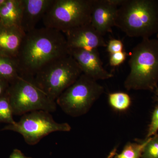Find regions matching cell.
I'll return each instance as SVG.
<instances>
[{
	"label": "cell",
	"mask_w": 158,
	"mask_h": 158,
	"mask_svg": "<svg viewBox=\"0 0 158 158\" xmlns=\"http://www.w3.org/2000/svg\"><path fill=\"white\" fill-rule=\"evenodd\" d=\"M69 54L64 34L46 27L35 29L26 33L15 59L19 76L32 80L49 62Z\"/></svg>",
	"instance_id": "6da1fadb"
},
{
	"label": "cell",
	"mask_w": 158,
	"mask_h": 158,
	"mask_svg": "<svg viewBox=\"0 0 158 158\" xmlns=\"http://www.w3.org/2000/svg\"><path fill=\"white\" fill-rule=\"evenodd\" d=\"M127 54L124 51L110 54V63L111 66H117L121 65L126 59Z\"/></svg>",
	"instance_id": "44dd1931"
},
{
	"label": "cell",
	"mask_w": 158,
	"mask_h": 158,
	"mask_svg": "<svg viewBox=\"0 0 158 158\" xmlns=\"http://www.w3.org/2000/svg\"><path fill=\"white\" fill-rule=\"evenodd\" d=\"M22 0H7L0 10V23L8 27H21Z\"/></svg>",
	"instance_id": "5bb4252c"
},
{
	"label": "cell",
	"mask_w": 158,
	"mask_h": 158,
	"mask_svg": "<svg viewBox=\"0 0 158 158\" xmlns=\"http://www.w3.org/2000/svg\"><path fill=\"white\" fill-rule=\"evenodd\" d=\"M92 0H54L43 18L44 27L63 34L90 23Z\"/></svg>",
	"instance_id": "5b68a950"
},
{
	"label": "cell",
	"mask_w": 158,
	"mask_h": 158,
	"mask_svg": "<svg viewBox=\"0 0 158 158\" xmlns=\"http://www.w3.org/2000/svg\"><path fill=\"white\" fill-rule=\"evenodd\" d=\"M15 115L44 110L49 113L57 110L56 101L50 98L32 80L19 77L9 85L7 90Z\"/></svg>",
	"instance_id": "52a82bcc"
},
{
	"label": "cell",
	"mask_w": 158,
	"mask_h": 158,
	"mask_svg": "<svg viewBox=\"0 0 158 158\" xmlns=\"http://www.w3.org/2000/svg\"><path fill=\"white\" fill-rule=\"evenodd\" d=\"M117 147L114 148L112 151L108 155L107 157L106 158H114V156L116 154V152H117Z\"/></svg>",
	"instance_id": "d4e9b609"
},
{
	"label": "cell",
	"mask_w": 158,
	"mask_h": 158,
	"mask_svg": "<svg viewBox=\"0 0 158 158\" xmlns=\"http://www.w3.org/2000/svg\"><path fill=\"white\" fill-rule=\"evenodd\" d=\"M136 142H128L126 144L120 154H117L114 158H141L143 150L147 144L148 138L144 140H135Z\"/></svg>",
	"instance_id": "2e32d148"
},
{
	"label": "cell",
	"mask_w": 158,
	"mask_h": 158,
	"mask_svg": "<svg viewBox=\"0 0 158 158\" xmlns=\"http://www.w3.org/2000/svg\"><path fill=\"white\" fill-rule=\"evenodd\" d=\"M71 130L67 123H59L54 120L51 113L37 110L23 115L18 122L9 124L2 130L11 131L22 135L26 143L34 145L43 138L55 132H69Z\"/></svg>",
	"instance_id": "ba28073f"
},
{
	"label": "cell",
	"mask_w": 158,
	"mask_h": 158,
	"mask_svg": "<svg viewBox=\"0 0 158 158\" xmlns=\"http://www.w3.org/2000/svg\"><path fill=\"white\" fill-rule=\"evenodd\" d=\"M128 63L126 89L154 92L158 87V39H142L133 49Z\"/></svg>",
	"instance_id": "3957f363"
},
{
	"label": "cell",
	"mask_w": 158,
	"mask_h": 158,
	"mask_svg": "<svg viewBox=\"0 0 158 158\" xmlns=\"http://www.w3.org/2000/svg\"><path fill=\"white\" fill-rule=\"evenodd\" d=\"M104 88L97 81L82 73L56 100L62 111L72 117H79L88 113L101 96Z\"/></svg>",
	"instance_id": "8992f818"
},
{
	"label": "cell",
	"mask_w": 158,
	"mask_h": 158,
	"mask_svg": "<svg viewBox=\"0 0 158 158\" xmlns=\"http://www.w3.org/2000/svg\"><path fill=\"white\" fill-rule=\"evenodd\" d=\"M123 0H92L90 23L101 35L112 33Z\"/></svg>",
	"instance_id": "9c48e42d"
},
{
	"label": "cell",
	"mask_w": 158,
	"mask_h": 158,
	"mask_svg": "<svg viewBox=\"0 0 158 158\" xmlns=\"http://www.w3.org/2000/svg\"><path fill=\"white\" fill-rule=\"evenodd\" d=\"M64 34L69 49L91 50L107 46L103 36L95 30L91 23L72 29Z\"/></svg>",
	"instance_id": "8fae6325"
},
{
	"label": "cell",
	"mask_w": 158,
	"mask_h": 158,
	"mask_svg": "<svg viewBox=\"0 0 158 158\" xmlns=\"http://www.w3.org/2000/svg\"><path fill=\"white\" fill-rule=\"evenodd\" d=\"M9 158H33L26 156L20 150L18 149H15L11 153Z\"/></svg>",
	"instance_id": "cb8c5ba5"
},
{
	"label": "cell",
	"mask_w": 158,
	"mask_h": 158,
	"mask_svg": "<svg viewBox=\"0 0 158 158\" xmlns=\"http://www.w3.org/2000/svg\"><path fill=\"white\" fill-rule=\"evenodd\" d=\"M69 54L76 61L82 73L95 81L107 80L114 76L104 68L98 49L91 50L69 49Z\"/></svg>",
	"instance_id": "30bf717a"
},
{
	"label": "cell",
	"mask_w": 158,
	"mask_h": 158,
	"mask_svg": "<svg viewBox=\"0 0 158 158\" xmlns=\"http://www.w3.org/2000/svg\"><path fill=\"white\" fill-rule=\"evenodd\" d=\"M19 77L15 59L0 56V80L10 84Z\"/></svg>",
	"instance_id": "9a60e30c"
},
{
	"label": "cell",
	"mask_w": 158,
	"mask_h": 158,
	"mask_svg": "<svg viewBox=\"0 0 158 158\" xmlns=\"http://www.w3.org/2000/svg\"><path fill=\"white\" fill-rule=\"evenodd\" d=\"M26 33L18 27H8L0 23V56L15 59Z\"/></svg>",
	"instance_id": "4fadbf2b"
},
{
	"label": "cell",
	"mask_w": 158,
	"mask_h": 158,
	"mask_svg": "<svg viewBox=\"0 0 158 158\" xmlns=\"http://www.w3.org/2000/svg\"><path fill=\"white\" fill-rule=\"evenodd\" d=\"M109 104L114 110L117 111H126L131 104V97L127 94L118 92L110 93L108 96Z\"/></svg>",
	"instance_id": "e0dca14e"
},
{
	"label": "cell",
	"mask_w": 158,
	"mask_h": 158,
	"mask_svg": "<svg viewBox=\"0 0 158 158\" xmlns=\"http://www.w3.org/2000/svg\"><path fill=\"white\" fill-rule=\"evenodd\" d=\"M9 86V83L0 80V97L6 93Z\"/></svg>",
	"instance_id": "603a6c76"
},
{
	"label": "cell",
	"mask_w": 158,
	"mask_h": 158,
	"mask_svg": "<svg viewBox=\"0 0 158 158\" xmlns=\"http://www.w3.org/2000/svg\"><path fill=\"white\" fill-rule=\"evenodd\" d=\"M158 131V105L156 106L153 112L151 121L148 127L146 138H151L157 134Z\"/></svg>",
	"instance_id": "ffe728a7"
},
{
	"label": "cell",
	"mask_w": 158,
	"mask_h": 158,
	"mask_svg": "<svg viewBox=\"0 0 158 158\" xmlns=\"http://www.w3.org/2000/svg\"><path fill=\"white\" fill-rule=\"evenodd\" d=\"M54 0H22L23 12L21 28L25 33L36 29Z\"/></svg>",
	"instance_id": "7c38bea8"
},
{
	"label": "cell",
	"mask_w": 158,
	"mask_h": 158,
	"mask_svg": "<svg viewBox=\"0 0 158 158\" xmlns=\"http://www.w3.org/2000/svg\"><path fill=\"white\" fill-rule=\"evenodd\" d=\"M141 158H158V134L148 138Z\"/></svg>",
	"instance_id": "d6986e66"
},
{
	"label": "cell",
	"mask_w": 158,
	"mask_h": 158,
	"mask_svg": "<svg viewBox=\"0 0 158 158\" xmlns=\"http://www.w3.org/2000/svg\"><path fill=\"white\" fill-rule=\"evenodd\" d=\"M82 73L76 61L69 54L44 65L32 81L50 98L56 101Z\"/></svg>",
	"instance_id": "277c9868"
},
{
	"label": "cell",
	"mask_w": 158,
	"mask_h": 158,
	"mask_svg": "<svg viewBox=\"0 0 158 158\" xmlns=\"http://www.w3.org/2000/svg\"><path fill=\"white\" fill-rule=\"evenodd\" d=\"M115 27L131 37L149 38L158 34V0H123Z\"/></svg>",
	"instance_id": "7a4b0ae2"
},
{
	"label": "cell",
	"mask_w": 158,
	"mask_h": 158,
	"mask_svg": "<svg viewBox=\"0 0 158 158\" xmlns=\"http://www.w3.org/2000/svg\"><path fill=\"white\" fill-rule=\"evenodd\" d=\"M13 110L7 92L0 97V123L14 124L16 123L13 119Z\"/></svg>",
	"instance_id": "ac0fdd59"
},
{
	"label": "cell",
	"mask_w": 158,
	"mask_h": 158,
	"mask_svg": "<svg viewBox=\"0 0 158 158\" xmlns=\"http://www.w3.org/2000/svg\"><path fill=\"white\" fill-rule=\"evenodd\" d=\"M157 37H158V34H157Z\"/></svg>",
	"instance_id": "83f0119b"
},
{
	"label": "cell",
	"mask_w": 158,
	"mask_h": 158,
	"mask_svg": "<svg viewBox=\"0 0 158 158\" xmlns=\"http://www.w3.org/2000/svg\"><path fill=\"white\" fill-rule=\"evenodd\" d=\"M106 47L108 52L110 54L114 53L123 51V44L119 40L113 39L109 41Z\"/></svg>",
	"instance_id": "7402d4cb"
},
{
	"label": "cell",
	"mask_w": 158,
	"mask_h": 158,
	"mask_svg": "<svg viewBox=\"0 0 158 158\" xmlns=\"http://www.w3.org/2000/svg\"><path fill=\"white\" fill-rule=\"evenodd\" d=\"M154 93H155L156 95L158 97V87L156 88L155 90L154 91ZM156 101L158 102V98H156Z\"/></svg>",
	"instance_id": "4316f807"
},
{
	"label": "cell",
	"mask_w": 158,
	"mask_h": 158,
	"mask_svg": "<svg viewBox=\"0 0 158 158\" xmlns=\"http://www.w3.org/2000/svg\"><path fill=\"white\" fill-rule=\"evenodd\" d=\"M7 0H0V10L2 9V7L5 5Z\"/></svg>",
	"instance_id": "484cf974"
}]
</instances>
